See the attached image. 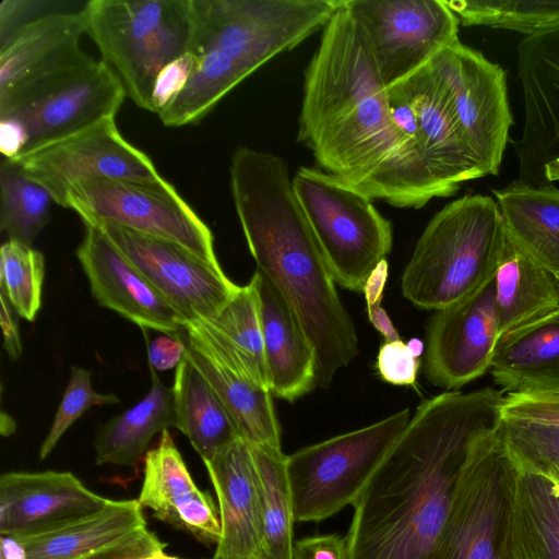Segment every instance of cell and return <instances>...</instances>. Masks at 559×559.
<instances>
[{
	"mask_svg": "<svg viewBox=\"0 0 559 559\" xmlns=\"http://www.w3.org/2000/svg\"><path fill=\"white\" fill-rule=\"evenodd\" d=\"M298 140L322 170L372 200L420 209L448 197L396 128L388 88L343 0L305 71Z\"/></svg>",
	"mask_w": 559,
	"mask_h": 559,
	"instance_id": "6da1fadb",
	"label": "cell"
},
{
	"mask_svg": "<svg viewBox=\"0 0 559 559\" xmlns=\"http://www.w3.org/2000/svg\"><path fill=\"white\" fill-rule=\"evenodd\" d=\"M504 391L423 401L354 502L347 559H432L472 442L501 420Z\"/></svg>",
	"mask_w": 559,
	"mask_h": 559,
	"instance_id": "7a4b0ae2",
	"label": "cell"
},
{
	"mask_svg": "<svg viewBox=\"0 0 559 559\" xmlns=\"http://www.w3.org/2000/svg\"><path fill=\"white\" fill-rule=\"evenodd\" d=\"M229 173L234 205L257 270L297 318L314 350L317 386L326 389L358 354V337L287 164L245 146L233 154Z\"/></svg>",
	"mask_w": 559,
	"mask_h": 559,
	"instance_id": "3957f363",
	"label": "cell"
},
{
	"mask_svg": "<svg viewBox=\"0 0 559 559\" xmlns=\"http://www.w3.org/2000/svg\"><path fill=\"white\" fill-rule=\"evenodd\" d=\"M507 230L495 198L466 194L427 224L403 271L404 298L426 310L465 300L495 277Z\"/></svg>",
	"mask_w": 559,
	"mask_h": 559,
	"instance_id": "277c9868",
	"label": "cell"
},
{
	"mask_svg": "<svg viewBox=\"0 0 559 559\" xmlns=\"http://www.w3.org/2000/svg\"><path fill=\"white\" fill-rule=\"evenodd\" d=\"M86 34L136 106L152 112L159 72L187 51L189 0H91Z\"/></svg>",
	"mask_w": 559,
	"mask_h": 559,
	"instance_id": "5b68a950",
	"label": "cell"
},
{
	"mask_svg": "<svg viewBox=\"0 0 559 559\" xmlns=\"http://www.w3.org/2000/svg\"><path fill=\"white\" fill-rule=\"evenodd\" d=\"M187 51L195 60L180 94L158 116L166 127L202 120L241 81L267 62L246 0H189Z\"/></svg>",
	"mask_w": 559,
	"mask_h": 559,
	"instance_id": "8992f818",
	"label": "cell"
},
{
	"mask_svg": "<svg viewBox=\"0 0 559 559\" xmlns=\"http://www.w3.org/2000/svg\"><path fill=\"white\" fill-rule=\"evenodd\" d=\"M126 96L115 71L84 52L0 92V117L23 124L28 139L25 155L116 117Z\"/></svg>",
	"mask_w": 559,
	"mask_h": 559,
	"instance_id": "52a82bcc",
	"label": "cell"
},
{
	"mask_svg": "<svg viewBox=\"0 0 559 559\" xmlns=\"http://www.w3.org/2000/svg\"><path fill=\"white\" fill-rule=\"evenodd\" d=\"M293 186L333 280L362 292L370 272L391 252L390 221L371 198L322 169L299 168Z\"/></svg>",
	"mask_w": 559,
	"mask_h": 559,
	"instance_id": "ba28073f",
	"label": "cell"
},
{
	"mask_svg": "<svg viewBox=\"0 0 559 559\" xmlns=\"http://www.w3.org/2000/svg\"><path fill=\"white\" fill-rule=\"evenodd\" d=\"M409 419L404 408L287 455L295 521L320 522L353 506Z\"/></svg>",
	"mask_w": 559,
	"mask_h": 559,
	"instance_id": "9c48e42d",
	"label": "cell"
},
{
	"mask_svg": "<svg viewBox=\"0 0 559 559\" xmlns=\"http://www.w3.org/2000/svg\"><path fill=\"white\" fill-rule=\"evenodd\" d=\"M67 207L75 211L83 223L111 224L164 239L219 265L211 229L167 180H84L69 189Z\"/></svg>",
	"mask_w": 559,
	"mask_h": 559,
	"instance_id": "30bf717a",
	"label": "cell"
},
{
	"mask_svg": "<svg viewBox=\"0 0 559 559\" xmlns=\"http://www.w3.org/2000/svg\"><path fill=\"white\" fill-rule=\"evenodd\" d=\"M515 468L500 424L475 438L432 559H495Z\"/></svg>",
	"mask_w": 559,
	"mask_h": 559,
	"instance_id": "8fae6325",
	"label": "cell"
},
{
	"mask_svg": "<svg viewBox=\"0 0 559 559\" xmlns=\"http://www.w3.org/2000/svg\"><path fill=\"white\" fill-rule=\"evenodd\" d=\"M357 22L386 88L402 82L459 39L445 0H343Z\"/></svg>",
	"mask_w": 559,
	"mask_h": 559,
	"instance_id": "7c38bea8",
	"label": "cell"
},
{
	"mask_svg": "<svg viewBox=\"0 0 559 559\" xmlns=\"http://www.w3.org/2000/svg\"><path fill=\"white\" fill-rule=\"evenodd\" d=\"M430 64L448 90L466 145L483 176H496L512 124L504 70L459 39Z\"/></svg>",
	"mask_w": 559,
	"mask_h": 559,
	"instance_id": "4fadbf2b",
	"label": "cell"
},
{
	"mask_svg": "<svg viewBox=\"0 0 559 559\" xmlns=\"http://www.w3.org/2000/svg\"><path fill=\"white\" fill-rule=\"evenodd\" d=\"M13 162L27 177L41 185L56 204L63 207H67L69 189L84 180L166 181L150 156L122 136L115 117L103 119Z\"/></svg>",
	"mask_w": 559,
	"mask_h": 559,
	"instance_id": "5bb4252c",
	"label": "cell"
},
{
	"mask_svg": "<svg viewBox=\"0 0 559 559\" xmlns=\"http://www.w3.org/2000/svg\"><path fill=\"white\" fill-rule=\"evenodd\" d=\"M90 225L144 274L182 317L185 325L213 321L241 288L221 265L206 262L177 243L111 224Z\"/></svg>",
	"mask_w": 559,
	"mask_h": 559,
	"instance_id": "9a60e30c",
	"label": "cell"
},
{
	"mask_svg": "<svg viewBox=\"0 0 559 559\" xmlns=\"http://www.w3.org/2000/svg\"><path fill=\"white\" fill-rule=\"evenodd\" d=\"M524 124L514 142L519 181L540 187L559 180V23L520 41L516 50Z\"/></svg>",
	"mask_w": 559,
	"mask_h": 559,
	"instance_id": "2e32d148",
	"label": "cell"
},
{
	"mask_svg": "<svg viewBox=\"0 0 559 559\" xmlns=\"http://www.w3.org/2000/svg\"><path fill=\"white\" fill-rule=\"evenodd\" d=\"M498 341L492 280L472 297L433 312L426 331L427 380L447 391L471 383L490 369Z\"/></svg>",
	"mask_w": 559,
	"mask_h": 559,
	"instance_id": "e0dca14e",
	"label": "cell"
},
{
	"mask_svg": "<svg viewBox=\"0 0 559 559\" xmlns=\"http://www.w3.org/2000/svg\"><path fill=\"white\" fill-rule=\"evenodd\" d=\"M85 233L76 257L96 301L142 330L176 333L182 317L144 274L93 225Z\"/></svg>",
	"mask_w": 559,
	"mask_h": 559,
	"instance_id": "ac0fdd59",
	"label": "cell"
},
{
	"mask_svg": "<svg viewBox=\"0 0 559 559\" xmlns=\"http://www.w3.org/2000/svg\"><path fill=\"white\" fill-rule=\"evenodd\" d=\"M70 472H9L0 477V534L16 539L64 526L107 502Z\"/></svg>",
	"mask_w": 559,
	"mask_h": 559,
	"instance_id": "d6986e66",
	"label": "cell"
},
{
	"mask_svg": "<svg viewBox=\"0 0 559 559\" xmlns=\"http://www.w3.org/2000/svg\"><path fill=\"white\" fill-rule=\"evenodd\" d=\"M391 87L413 107L424 160L448 197L463 182L484 177L466 145L448 90L430 63Z\"/></svg>",
	"mask_w": 559,
	"mask_h": 559,
	"instance_id": "ffe728a7",
	"label": "cell"
},
{
	"mask_svg": "<svg viewBox=\"0 0 559 559\" xmlns=\"http://www.w3.org/2000/svg\"><path fill=\"white\" fill-rule=\"evenodd\" d=\"M143 460L140 504L151 509L154 518L201 543L217 545L222 533L219 511L212 496L194 484L167 429Z\"/></svg>",
	"mask_w": 559,
	"mask_h": 559,
	"instance_id": "44dd1931",
	"label": "cell"
},
{
	"mask_svg": "<svg viewBox=\"0 0 559 559\" xmlns=\"http://www.w3.org/2000/svg\"><path fill=\"white\" fill-rule=\"evenodd\" d=\"M203 463L218 500L222 527L212 559H260L261 500L250 445L238 439Z\"/></svg>",
	"mask_w": 559,
	"mask_h": 559,
	"instance_id": "7402d4cb",
	"label": "cell"
},
{
	"mask_svg": "<svg viewBox=\"0 0 559 559\" xmlns=\"http://www.w3.org/2000/svg\"><path fill=\"white\" fill-rule=\"evenodd\" d=\"M260 298L264 357L272 395L289 403L316 386V355L292 309L258 270L251 277Z\"/></svg>",
	"mask_w": 559,
	"mask_h": 559,
	"instance_id": "603a6c76",
	"label": "cell"
},
{
	"mask_svg": "<svg viewBox=\"0 0 559 559\" xmlns=\"http://www.w3.org/2000/svg\"><path fill=\"white\" fill-rule=\"evenodd\" d=\"M495 559H559L558 485L515 468Z\"/></svg>",
	"mask_w": 559,
	"mask_h": 559,
	"instance_id": "cb8c5ba5",
	"label": "cell"
},
{
	"mask_svg": "<svg viewBox=\"0 0 559 559\" xmlns=\"http://www.w3.org/2000/svg\"><path fill=\"white\" fill-rule=\"evenodd\" d=\"M183 330L189 359L228 409L242 440L252 447L282 449L271 391L219 358L192 330Z\"/></svg>",
	"mask_w": 559,
	"mask_h": 559,
	"instance_id": "d4e9b609",
	"label": "cell"
},
{
	"mask_svg": "<svg viewBox=\"0 0 559 559\" xmlns=\"http://www.w3.org/2000/svg\"><path fill=\"white\" fill-rule=\"evenodd\" d=\"M84 33V5L74 11H53L24 25L0 47V92L81 56L80 38Z\"/></svg>",
	"mask_w": 559,
	"mask_h": 559,
	"instance_id": "484cf974",
	"label": "cell"
},
{
	"mask_svg": "<svg viewBox=\"0 0 559 559\" xmlns=\"http://www.w3.org/2000/svg\"><path fill=\"white\" fill-rule=\"evenodd\" d=\"M493 285L499 338L559 313V277L525 253L508 234Z\"/></svg>",
	"mask_w": 559,
	"mask_h": 559,
	"instance_id": "4316f807",
	"label": "cell"
},
{
	"mask_svg": "<svg viewBox=\"0 0 559 559\" xmlns=\"http://www.w3.org/2000/svg\"><path fill=\"white\" fill-rule=\"evenodd\" d=\"M142 508L138 499H109L64 526L17 540L25 559H80L146 527Z\"/></svg>",
	"mask_w": 559,
	"mask_h": 559,
	"instance_id": "83f0119b",
	"label": "cell"
},
{
	"mask_svg": "<svg viewBox=\"0 0 559 559\" xmlns=\"http://www.w3.org/2000/svg\"><path fill=\"white\" fill-rule=\"evenodd\" d=\"M492 192L510 239L559 276V189L515 180Z\"/></svg>",
	"mask_w": 559,
	"mask_h": 559,
	"instance_id": "f1b7e54d",
	"label": "cell"
},
{
	"mask_svg": "<svg viewBox=\"0 0 559 559\" xmlns=\"http://www.w3.org/2000/svg\"><path fill=\"white\" fill-rule=\"evenodd\" d=\"M490 371L509 393L559 389V313L500 337Z\"/></svg>",
	"mask_w": 559,
	"mask_h": 559,
	"instance_id": "f546056e",
	"label": "cell"
},
{
	"mask_svg": "<svg viewBox=\"0 0 559 559\" xmlns=\"http://www.w3.org/2000/svg\"><path fill=\"white\" fill-rule=\"evenodd\" d=\"M176 428L190 441L203 461L238 439L239 429L205 377L185 353L176 367L173 385Z\"/></svg>",
	"mask_w": 559,
	"mask_h": 559,
	"instance_id": "4dcf8cb0",
	"label": "cell"
},
{
	"mask_svg": "<svg viewBox=\"0 0 559 559\" xmlns=\"http://www.w3.org/2000/svg\"><path fill=\"white\" fill-rule=\"evenodd\" d=\"M150 392L134 406L111 418L95 438L96 464L136 468L157 432L176 427L173 389L165 386L150 365Z\"/></svg>",
	"mask_w": 559,
	"mask_h": 559,
	"instance_id": "1f68e13d",
	"label": "cell"
},
{
	"mask_svg": "<svg viewBox=\"0 0 559 559\" xmlns=\"http://www.w3.org/2000/svg\"><path fill=\"white\" fill-rule=\"evenodd\" d=\"M261 500L262 551L260 559H292L294 510L282 449L252 447Z\"/></svg>",
	"mask_w": 559,
	"mask_h": 559,
	"instance_id": "d6a6232c",
	"label": "cell"
},
{
	"mask_svg": "<svg viewBox=\"0 0 559 559\" xmlns=\"http://www.w3.org/2000/svg\"><path fill=\"white\" fill-rule=\"evenodd\" d=\"M205 322L242 360L254 382L270 390L260 298L254 281L251 278L247 285L241 286L219 314L213 321Z\"/></svg>",
	"mask_w": 559,
	"mask_h": 559,
	"instance_id": "836d02e7",
	"label": "cell"
},
{
	"mask_svg": "<svg viewBox=\"0 0 559 559\" xmlns=\"http://www.w3.org/2000/svg\"><path fill=\"white\" fill-rule=\"evenodd\" d=\"M49 192L25 175L20 166L2 158L0 164V229L9 240L32 246L49 221Z\"/></svg>",
	"mask_w": 559,
	"mask_h": 559,
	"instance_id": "e575fe53",
	"label": "cell"
},
{
	"mask_svg": "<svg viewBox=\"0 0 559 559\" xmlns=\"http://www.w3.org/2000/svg\"><path fill=\"white\" fill-rule=\"evenodd\" d=\"M464 26H488L528 36L559 23V0H445Z\"/></svg>",
	"mask_w": 559,
	"mask_h": 559,
	"instance_id": "d590c367",
	"label": "cell"
},
{
	"mask_svg": "<svg viewBox=\"0 0 559 559\" xmlns=\"http://www.w3.org/2000/svg\"><path fill=\"white\" fill-rule=\"evenodd\" d=\"M44 274V257L32 246L16 240L1 246V294L27 321H34L40 308Z\"/></svg>",
	"mask_w": 559,
	"mask_h": 559,
	"instance_id": "8d00e7d4",
	"label": "cell"
},
{
	"mask_svg": "<svg viewBox=\"0 0 559 559\" xmlns=\"http://www.w3.org/2000/svg\"><path fill=\"white\" fill-rule=\"evenodd\" d=\"M500 428L508 452L519 469L543 464L559 466V428L502 418Z\"/></svg>",
	"mask_w": 559,
	"mask_h": 559,
	"instance_id": "74e56055",
	"label": "cell"
},
{
	"mask_svg": "<svg viewBox=\"0 0 559 559\" xmlns=\"http://www.w3.org/2000/svg\"><path fill=\"white\" fill-rule=\"evenodd\" d=\"M119 402L116 394H102L94 390L90 371L72 367L70 379L52 425L40 445L39 459H46L63 433L92 406L117 404Z\"/></svg>",
	"mask_w": 559,
	"mask_h": 559,
	"instance_id": "f35d334b",
	"label": "cell"
},
{
	"mask_svg": "<svg viewBox=\"0 0 559 559\" xmlns=\"http://www.w3.org/2000/svg\"><path fill=\"white\" fill-rule=\"evenodd\" d=\"M501 418L559 428V389L508 393L501 405Z\"/></svg>",
	"mask_w": 559,
	"mask_h": 559,
	"instance_id": "ab89813d",
	"label": "cell"
},
{
	"mask_svg": "<svg viewBox=\"0 0 559 559\" xmlns=\"http://www.w3.org/2000/svg\"><path fill=\"white\" fill-rule=\"evenodd\" d=\"M376 368L386 383L401 386H416L420 360L408 350L401 338L384 342L378 350Z\"/></svg>",
	"mask_w": 559,
	"mask_h": 559,
	"instance_id": "60d3db41",
	"label": "cell"
},
{
	"mask_svg": "<svg viewBox=\"0 0 559 559\" xmlns=\"http://www.w3.org/2000/svg\"><path fill=\"white\" fill-rule=\"evenodd\" d=\"M194 64V57L186 51L159 72L152 92V112L159 115L174 102L187 85Z\"/></svg>",
	"mask_w": 559,
	"mask_h": 559,
	"instance_id": "b9f144b4",
	"label": "cell"
},
{
	"mask_svg": "<svg viewBox=\"0 0 559 559\" xmlns=\"http://www.w3.org/2000/svg\"><path fill=\"white\" fill-rule=\"evenodd\" d=\"M166 547L167 544L146 526L80 559H139Z\"/></svg>",
	"mask_w": 559,
	"mask_h": 559,
	"instance_id": "7bdbcfd3",
	"label": "cell"
},
{
	"mask_svg": "<svg viewBox=\"0 0 559 559\" xmlns=\"http://www.w3.org/2000/svg\"><path fill=\"white\" fill-rule=\"evenodd\" d=\"M51 3L48 1L3 0L0 4V47L5 45L24 25L47 14L44 13L45 8Z\"/></svg>",
	"mask_w": 559,
	"mask_h": 559,
	"instance_id": "ee69618b",
	"label": "cell"
},
{
	"mask_svg": "<svg viewBox=\"0 0 559 559\" xmlns=\"http://www.w3.org/2000/svg\"><path fill=\"white\" fill-rule=\"evenodd\" d=\"M292 559H347L346 537L336 534L305 537L294 543Z\"/></svg>",
	"mask_w": 559,
	"mask_h": 559,
	"instance_id": "f6af8a7d",
	"label": "cell"
},
{
	"mask_svg": "<svg viewBox=\"0 0 559 559\" xmlns=\"http://www.w3.org/2000/svg\"><path fill=\"white\" fill-rule=\"evenodd\" d=\"M148 362L158 371L177 367L186 353V344L177 337L159 336L147 347Z\"/></svg>",
	"mask_w": 559,
	"mask_h": 559,
	"instance_id": "bcb514c9",
	"label": "cell"
},
{
	"mask_svg": "<svg viewBox=\"0 0 559 559\" xmlns=\"http://www.w3.org/2000/svg\"><path fill=\"white\" fill-rule=\"evenodd\" d=\"M27 141V133L21 122L13 118L0 117V151L3 158H19L25 152Z\"/></svg>",
	"mask_w": 559,
	"mask_h": 559,
	"instance_id": "7dc6e473",
	"label": "cell"
},
{
	"mask_svg": "<svg viewBox=\"0 0 559 559\" xmlns=\"http://www.w3.org/2000/svg\"><path fill=\"white\" fill-rule=\"evenodd\" d=\"M1 328L3 333V346L12 359H17L22 354V345L16 321L12 314L9 301L1 294Z\"/></svg>",
	"mask_w": 559,
	"mask_h": 559,
	"instance_id": "c3c4849f",
	"label": "cell"
},
{
	"mask_svg": "<svg viewBox=\"0 0 559 559\" xmlns=\"http://www.w3.org/2000/svg\"><path fill=\"white\" fill-rule=\"evenodd\" d=\"M388 277L389 263L386 259H383L370 272L362 288L367 309L381 305Z\"/></svg>",
	"mask_w": 559,
	"mask_h": 559,
	"instance_id": "681fc988",
	"label": "cell"
},
{
	"mask_svg": "<svg viewBox=\"0 0 559 559\" xmlns=\"http://www.w3.org/2000/svg\"><path fill=\"white\" fill-rule=\"evenodd\" d=\"M367 314L372 326L383 336L384 342L400 340L397 330L381 305L367 309Z\"/></svg>",
	"mask_w": 559,
	"mask_h": 559,
	"instance_id": "f907efd6",
	"label": "cell"
},
{
	"mask_svg": "<svg viewBox=\"0 0 559 559\" xmlns=\"http://www.w3.org/2000/svg\"><path fill=\"white\" fill-rule=\"evenodd\" d=\"M519 469V468H518ZM544 475L559 486V466L552 464L537 465L527 469H520Z\"/></svg>",
	"mask_w": 559,
	"mask_h": 559,
	"instance_id": "816d5d0a",
	"label": "cell"
},
{
	"mask_svg": "<svg viewBox=\"0 0 559 559\" xmlns=\"http://www.w3.org/2000/svg\"><path fill=\"white\" fill-rule=\"evenodd\" d=\"M406 346H407L408 350L411 352V354L416 358H419L425 353V348H426L425 343L421 340H419L418 337L411 338L406 343Z\"/></svg>",
	"mask_w": 559,
	"mask_h": 559,
	"instance_id": "f5cc1de1",
	"label": "cell"
},
{
	"mask_svg": "<svg viewBox=\"0 0 559 559\" xmlns=\"http://www.w3.org/2000/svg\"><path fill=\"white\" fill-rule=\"evenodd\" d=\"M139 559H180V558L167 555L164 550H158V551H155L151 555H147V556L139 558Z\"/></svg>",
	"mask_w": 559,
	"mask_h": 559,
	"instance_id": "db71d44e",
	"label": "cell"
},
{
	"mask_svg": "<svg viewBox=\"0 0 559 559\" xmlns=\"http://www.w3.org/2000/svg\"><path fill=\"white\" fill-rule=\"evenodd\" d=\"M558 276V275H557ZM559 277V276H558Z\"/></svg>",
	"mask_w": 559,
	"mask_h": 559,
	"instance_id": "11a10c76",
	"label": "cell"
}]
</instances>
